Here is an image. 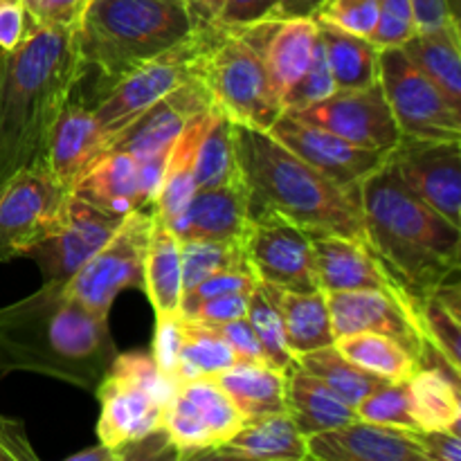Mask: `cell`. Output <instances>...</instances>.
I'll list each match as a JSON object with an SVG mask.
<instances>
[{
  "label": "cell",
  "mask_w": 461,
  "mask_h": 461,
  "mask_svg": "<svg viewBox=\"0 0 461 461\" xmlns=\"http://www.w3.org/2000/svg\"><path fill=\"white\" fill-rule=\"evenodd\" d=\"M84 75L79 27H27L16 48L0 50V180L43 162L50 131Z\"/></svg>",
  "instance_id": "1"
},
{
  "label": "cell",
  "mask_w": 461,
  "mask_h": 461,
  "mask_svg": "<svg viewBox=\"0 0 461 461\" xmlns=\"http://www.w3.org/2000/svg\"><path fill=\"white\" fill-rule=\"evenodd\" d=\"M115 354L108 318L61 282H43L34 295L0 309V372L25 369L97 390Z\"/></svg>",
  "instance_id": "2"
},
{
  "label": "cell",
  "mask_w": 461,
  "mask_h": 461,
  "mask_svg": "<svg viewBox=\"0 0 461 461\" xmlns=\"http://www.w3.org/2000/svg\"><path fill=\"white\" fill-rule=\"evenodd\" d=\"M360 207L369 246L412 300L459 275L461 228L421 201L387 160L360 185Z\"/></svg>",
  "instance_id": "3"
},
{
  "label": "cell",
  "mask_w": 461,
  "mask_h": 461,
  "mask_svg": "<svg viewBox=\"0 0 461 461\" xmlns=\"http://www.w3.org/2000/svg\"><path fill=\"white\" fill-rule=\"evenodd\" d=\"M237 158L248 189V210H275L315 234L367 241L360 187H345L288 151L268 131L234 126Z\"/></svg>",
  "instance_id": "4"
},
{
  "label": "cell",
  "mask_w": 461,
  "mask_h": 461,
  "mask_svg": "<svg viewBox=\"0 0 461 461\" xmlns=\"http://www.w3.org/2000/svg\"><path fill=\"white\" fill-rule=\"evenodd\" d=\"M196 27L185 0H90L79 27L81 61L108 88Z\"/></svg>",
  "instance_id": "5"
},
{
  "label": "cell",
  "mask_w": 461,
  "mask_h": 461,
  "mask_svg": "<svg viewBox=\"0 0 461 461\" xmlns=\"http://www.w3.org/2000/svg\"><path fill=\"white\" fill-rule=\"evenodd\" d=\"M201 77L212 102L234 124L268 131L284 113L282 95L275 88L264 54L239 27H221L203 61Z\"/></svg>",
  "instance_id": "6"
},
{
  "label": "cell",
  "mask_w": 461,
  "mask_h": 461,
  "mask_svg": "<svg viewBox=\"0 0 461 461\" xmlns=\"http://www.w3.org/2000/svg\"><path fill=\"white\" fill-rule=\"evenodd\" d=\"M221 34L219 25L196 27L169 50L142 63L129 75L117 79L93 104L95 120L102 129L106 149L111 140L135 120L142 111L169 95L178 86L201 75L203 61Z\"/></svg>",
  "instance_id": "7"
},
{
  "label": "cell",
  "mask_w": 461,
  "mask_h": 461,
  "mask_svg": "<svg viewBox=\"0 0 461 461\" xmlns=\"http://www.w3.org/2000/svg\"><path fill=\"white\" fill-rule=\"evenodd\" d=\"M72 192L45 162H34L0 180V261L25 257L61 225Z\"/></svg>",
  "instance_id": "8"
},
{
  "label": "cell",
  "mask_w": 461,
  "mask_h": 461,
  "mask_svg": "<svg viewBox=\"0 0 461 461\" xmlns=\"http://www.w3.org/2000/svg\"><path fill=\"white\" fill-rule=\"evenodd\" d=\"M153 230V210H135L120 221L113 237L88 264L66 282L68 293L86 309L108 318L115 297L126 288L144 291V261Z\"/></svg>",
  "instance_id": "9"
},
{
  "label": "cell",
  "mask_w": 461,
  "mask_h": 461,
  "mask_svg": "<svg viewBox=\"0 0 461 461\" xmlns=\"http://www.w3.org/2000/svg\"><path fill=\"white\" fill-rule=\"evenodd\" d=\"M378 81L403 138L461 140V111L396 48H381Z\"/></svg>",
  "instance_id": "10"
},
{
  "label": "cell",
  "mask_w": 461,
  "mask_h": 461,
  "mask_svg": "<svg viewBox=\"0 0 461 461\" xmlns=\"http://www.w3.org/2000/svg\"><path fill=\"white\" fill-rule=\"evenodd\" d=\"M243 423L241 410L212 376L178 383L162 410V430L176 459H203L232 439Z\"/></svg>",
  "instance_id": "11"
},
{
  "label": "cell",
  "mask_w": 461,
  "mask_h": 461,
  "mask_svg": "<svg viewBox=\"0 0 461 461\" xmlns=\"http://www.w3.org/2000/svg\"><path fill=\"white\" fill-rule=\"evenodd\" d=\"M246 261L257 282L295 293L318 291L311 234L275 210H248L241 237Z\"/></svg>",
  "instance_id": "12"
},
{
  "label": "cell",
  "mask_w": 461,
  "mask_h": 461,
  "mask_svg": "<svg viewBox=\"0 0 461 461\" xmlns=\"http://www.w3.org/2000/svg\"><path fill=\"white\" fill-rule=\"evenodd\" d=\"M329 313H331L333 338L349 333L372 331L399 342L419 363V369L430 356L417 300L401 288L392 291H338L327 293Z\"/></svg>",
  "instance_id": "13"
},
{
  "label": "cell",
  "mask_w": 461,
  "mask_h": 461,
  "mask_svg": "<svg viewBox=\"0 0 461 461\" xmlns=\"http://www.w3.org/2000/svg\"><path fill=\"white\" fill-rule=\"evenodd\" d=\"M97 399L102 405L97 439L113 450L115 461L126 459L133 446L162 430L165 399L120 360H113L99 381Z\"/></svg>",
  "instance_id": "14"
},
{
  "label": "cell",
  "mask_w": 461,
  "mask_h": 461,
  "mask_svg": "<svg viewBox=\"0 0 461 461\" xmlns=\"http://www.w3.org/2000/svg\"><path fill=\"white\" fill-rule=\"evenodd\" d=\"M286 113L372 151L390 153L401 140V131L392 115L381 81H374L363 88L333 90L320 102Z\"/></svg>",
  "instance_id": "15"
},
{
  "label": "cell",
  "mask_w": 461,
  "mask_h": 461,
  "mask_svg": "<svg viewBox=\"0 0 461 461\" xmlns=\"http://www.w3.org/2000/svg\"><path fill=\"white\" fill-rule=\"evenodd\" d=\"M387 162L421 201L461 228V140L401 135Z\"/></svg>",
  "instance_id": "16"
},
{
  "label": "cell",
  "mask_w": 461,
  "mask_h": 461,
  "mask_svg": "<svg viewBox=\"0 0 461 461\" xmlns=\"http://www.w3.org/2000/svg\"><path fill=\"white\" fill-rule=\"evenodd\" d=\"M268 133L306 165L345 187H360L363 180L387 160V153L356 147L340 135L293 117L286 111L275 120Z\"/></svg>",
  "instance_id": "17"
},
{
  "label": "cell",
  "mask_w": 461,
  "mask_h": 461,
  "mask_svg": "<svg viewBox=\"0 0 461 461\" xmlns=\"http://www.w3.org/2000/svg\"><path fill=\"white\" fill-rule=\"evenodd\" d=\"M120 221L72 196L57 232L36 243L25 257H32L39 264L45 282L66 284L113 237Z\"/></svg>",
  "instance_id": "18"
},
{
  "label": "cell",
  "mask_w": 461,
  "mask_h": 461,
  "mask_svg": "<svg viewBox=\"0 0 461 461\" xmlns=\"http://www.w3.org/2000/svg\"><path fill=\"white\" fill-rule=\"evenodd\" d=\"M212 104L214 102H212L207 86L203 84V77H194L187 84L178 86L169 95L158 99L147 111L140 113L131 124H126L111 140L106 151L129 153L138 160L169 151L174 140L185 129V124L196 113L210 108Z\"/></svg>",
  "instance_id": "19"
},
{
  "label": "cell",
  "mask_w": 461,
  "mask_h": 461,
  "mask_svg": "<svg viewBox=\"0 0 461 461\" xmlns=\"http://www.w3.org/2000/svg\"><path fill=\"white\" fill-rule=\"evenodd\" d=\"M306 453L315 461H426L417 432L363 419L306 437Z\"/></svg>",
  "instance_id": "20"
},
{
  "label": "cell",
  "mask_w": 461,
  "mask_h": 461,
  "mask_svg": "<svg viewBox=\"0 0 461 461\" xmlns=\"http://www.w3.org/2000/svg\"><path fill=\"white\" fill-rule=\"evenodd\" d=\"M311 246H313V275L320 291H392V288H399L383 268L381 259L372 250L369 241L340 237V234H315L311 237Z\"/></svg>",
  "instance_id": "21"
},
{
  "label": "cell",
  "mask_w": 461,
  "mask_h": 461,
  "mask_svg": "<svg viewBox=\"0 0 461 461\" xmlns=\"http://www.w3.org/2000/svg\"><path fill=\"white\" fill-rule=\"evenodd\" d=\"M180 241H239L248 225L246 183L196 189L187 205L165 221Z\"/></svg>",
  "instance_id": "22"
},
{
  "label": "cell",
  "mask_w": 461,
  "mask_h": 461,
  "mask_svg": "<svg viewBox=\"0 0 461 461\" xmlns=\"http://www.w3.org/2000/svg\"><path fill=\"white\" fill-rule=\"evenodd\" d=\"M106 153V140L95 120L93 108L70 97L57 124L52 126L45 147L43 162L50 174L66 189L77 185V180Z\"/></svg>",
  "instance_id": "23"
},
{
  "label": "cell",
  "mask_w": 461,
  "mask_h": 461,
  "mask_svg": "<svg viewBox=\"0 0 461 461\" xmlns=\"http://www.w3.org/2000/svg\"><path fill=\"white\" fill-rule=\"evenodd\" d=\"M239 30H243V34L264 54V61L284 104V95L304 75L313 57L315 41H318L315 18H268Z\"/></svg>",
  "instance_id": "24"
},
{
  "label": "cell",
  "mask_w": 461,
  "mask_h": 461,
  "mask_svg": "<svg viewBox=\"0 0 461 461\" xmlns=\"http://www.w3.org/2000/svg\"><path fill=\"white\" fill-rule=\"evenodd\" d=\"M72 196L97 210L124 219L135 210H151L140 176V160L122 151H106L72 187Z\"/></svg>",
  "instance_id": "25"
},
{
  "label": "cell",
  "mask_w": 461,
  "mask_h": 461,
  "mask_svg": "<svg viewBox=\"0 0 461 461\" xmlns=\"http://www.w3.org/2000/svg\"><path fill=\"white\" fill-rule=\"evenodd\" d=\"M203 459H243V461H304L306 437L302 435L286 412L246 419L241 430L223 446Z\"/></svg>",
  "instance_id": "26"
},
{
  "label": "cell",
  "mask_w": 461,
  "mask_h": 461,
  "mask_svg": "<svg viewBox=\"0 0 461 461\" xmlns=\"http://www.w3.org/2000/svg\"><path fill=\"white\" fill-rule=\"evenodd\" d=\"M259 286L264 288V293L275 304L279 318H282L284 336H286V345L291 349L293 358L336 342L327 293L320 291V288L311 293H295L261 282Z\"/></svg>",
  "instance_id": "27"
},
{
  "label": "cell",
  "mask_w": 461,
  "mask_h": 461,
  "mask_svg": "<svg viewBox=\"0 0 461 461\" xmlns=\"http://www.w3.org/2000/svg\"><path fill=\"white\" fill-rule=\"evenodd\" d=\"M399 48L461 111V23L450 21L439 27L417 30Z\"/></svg>",
  "instance_id": "28"
},
{
  "label": "cell",
  "mask_w": 461,
  "mask_h": 461,
  "mask_svg": "<svg viewBox=\"0 0 461 461\" xmlns=\"http://www.w3.org/2000/svg\"><path fill=\"white\" fill-rule=\"evenodd\" d=\"M286 414L304 437L333 430L358 419L356 408L345 403L336 392L329 390L320 378L302 369L297 363L288 372Z\"/></svg>",
  "instance_id": "29"
},
{
  "label": "cell",
  "mask_w": 461,
  "mask_h": 461,
  "mask_svg": "<svg viewBox=\"0 0 461 461\" xmlns=\"http://www.w3.org/2000/svg\"><path fill=\"white\" fill-rule=\"evenodd\" d=\"M212 117H214V104L205 108V111L196 113L185 124L178 138L174 140V144H171L160 194H158L156 203H153V214L160 216L162 221L174 219L187 205L192 194L196 192L194 171H196L198 149H201L203 138H205L207 129H210Z\"/></svg>",
  "instance_id": "30"
},
{
  "label": "cell",
  "mask_w": 461,
  "mask_h": 461,
  "mask_svg": "<svg viewBox=\"0 0 461 461\" xmlns=\"http://www.w3.org/2000/svg\"><path fill=\"white\" fill-rule=\"evenodd\" d=\"M212 378L234 401L246 419L286 412L288 374L273 365L239 360Z\"/></svg>",
  "instance_id": "31"
},
{
  "label": "cell",
  "mask_w": 461,
  "mask_h": 461,
  "mask_svg": "<svg viewBox=\"0 0 461 461\" xmlns=\"http://www.w3.org/2000/svg\"><path fill=\"white\" fill-rule=\"evenodd\" d=\"M144 293L156 313L180 311L183 297V264H180V239L174 230L153 214V230L144 261Z\"/></svg>",
  "instance_id": "32"
},
{
  "label": "cell",
  "mask_w": 461,
  "mask_h": 461,
  "mask_svg": "<svg viewBox=\"0 0 461 461\" xmlns=\"http://www.w3.org/2000/svg\"><path fill=\"white\" fill-rule=\"evenodd\" d=\"M318 23V34L322 39L336 90L363 88L378 81V57L381 48L367 36L351 34L329 23Z\"/></svg>",
  "instance_id": "33"
},
{
  "label": "cell",
  "mask_w": 461,
  "mask_h": 461,
  "mask_svg": "<svg viewBox=\"0 0 461 461\" xmlns=\"http://www.w3.org/2000/svg\"><path fill=\"white\" fill-rule=\"evenodd\" d=\"M414 412L421 430H450L459 435V381L435 367H421L410 378Z\"/></svg>",
  "instance_id": "34"
},
{
  "label": "cell",
  "mask_w": 461,
  "mask_h": 461,
  "mask_svg": "<svg viewBox=\"0 0 461 461\" xmlns=\"http://www.w3.org/2000/svg\"><path fill=\"white\" fill-rule=\"evenodd\" d=\"M333 345L347 360L383 381H410L419 369L417 360L399 342L381 333H349V336L336 338Z\"/></svg>",
  "instance_id": "35"
},
{
  "label": "cell",
  "mask_w": 461,
  "mask_h": 461,
  "mask_svg": "<svg viewBox=\"0 0 461 461\" xmlns=\"http://www.w3.org/2000/svg\"><path fill=\"white\" fill-rule=\"evenodd\" d=\"M295 363L302 369H306L309 374H313L315 378L324 383L329 390L336 392L345 403H349L351 408L360 403L365 396L372 394L374 390L383 385V378L374 376V374L365 372L358 365H354L351 360H347L340 351L336 349V345L320 347V349L309 351V354L297 356Z\"/></svg>",
  "instance_id": "36"
},
{
  "label": "cell",
  "mask_w": 461,
  "mask_h": 461,
  "mask_svg": "<svg viewBox=\"0 0 461 461\" xmlns=\"http://www.w3.org/2000/svg\"><path fill=\"white\" fill-rule=\"evenodd\" d=\"M234 122L214 104V117L203 138L196 158V189L219 187V185L241 180V167L237 158Z\"/></svg>",
  "instance_id": "37"
},
{
  "label": "cell",
  "mask_w": 461,
  "mask_h": 461,
  "mask_svg": "<svg viewBox=\"0 0 461 461\" xmlns=\"http://www.w3.org/2000/svg\"><path fill=\"white\" fill-rule=\"evenodd\" d=\"M239 363L230 342L212 324L185 318L183 351L176 378L178 383L201 376H214Z\"/></svg>",
  "instance_id": "38"
},
{
  "label": "cell",
  "mask_w": 461,
  "mask_h": 461,
  "mask_svg": "<svg viewBox=\"0 0 461 461\" xmlns=\"http://www.w3.org/2000/svg\"><path fill=\"white\" fill-rule=\"evenodd\" d=\"M358 419L363 421L378 423V426L403 428L410 432H421L417 412H414L412 392H410V381L383 383L378 390L365 396L356 405Z\"/></svg>",
  "instance_id": "39"
},
{
  "label": "cell",
  "mask_w": 461,
  "mask_h": 461,
  "mask_svg": "<svg viewBox=\"0 0 461 461\" xmlns=\"http://www.w3.org/2000/svg\"><path fill=\"white\" fill-rule=\"evenodd\" d=\"M180 264H183L185 293L203 282L207 275L223 268L248 266V261L239 239V241H180Z\"/></svg>",
  "instance_id": "40"
},
{
  "label": "cell",
  "mask_w": 461,
  "mask_h": 461,
  "mask_svg": "<svg viewBox=\"0 0 461 461\" xmlns=\"http://www.w3.org/2000/svg\"><path fill=\"white\" fill-rule=\"evenodd\" d=\"M246 318L250 320L252 329H255L257 340H259L261 349H264L266 363L286 374L291 372L295 367V358H293L291 349L286 345L282 318H279L277 309H275V304L268 300V295H266L259 284L250 293Z\"/></svg>",
  "instance_id": "41"
},
{
  "label": "cell",
  "mask_w": 461,
  "mask_h": 461,
  "mask_svg": "<svg viewBox=\"0 0 461 461\" xmlns=\"http://www.w3.org/2000/svg\"><path fill=\"white\" fill-rule=\"evenodd\" d=\"M417 306L428 347L435 349L455 372L461 374V318L459 315L450 313V311L432 295L417 300Z\"/></svg>",
  "instance_id": "42"
},
{
  "label": "cell",
  "mask_w": 461,
  "mask_h": 461,
  "mask_svg": "<svg viewBox=\"0 0 461 461\" xmlns=\"http://www.w3.org/2000/svg\"><path fill=\"white\" fill-rule=\"evenodd\" d=\"M333 90H336V84H333L331 70H329L322 39H320L318 34L309 68H306L304 75L297 79V84L284 95V111H295V108H304L309 106V104L320 102V99L329 97Z\"/></svg>",
  "instance_id": "43"
},
{
  "label": "cell",
  "mask_w": 461,
  "mask_h": 461,
  "mask_svg": "<svg viewBox=\"0 0 461 461\" xmlns=\"http://www.w3.org/2000/svg\"><path fill=\"white\" fill-rule=\"evenodd\" d=\"M315 21L372 39L378 21V0H324Z\"/></svg>",
  "instance_id": "44"
},
{
  "label": "cell",
  "mask_w": 461,
  "mask_h": 461,
  "mask_svg": "<svg viewBox=\"0 0 461 461\" xmlns=\"http://www.w3.org/2000/svg\"><path fill=\"white\" fill-rule=\"evenodd\" d=\"M183 333H185V315L180 311H165L156 313V336H153L151 358L156 360L158 369L174 381L178 372L180 351H183Z\"/></svg>",
  "instance_id": "45"
},
{
  "label": "cell",
  "mask_w": 461,
  "mask_h": 461,
  "mask_svg": "<svg viewBox=\"0 0 461 461\" xmlns=\"http://www.w3.org/2000/svg\"><path fill=\"white\" fill-rule=\"evenodd\" d=\"M27 27L72 30L81 27L90 0H21Z\"/></svg>",
  "instance_id": "46"
},
{
  "label": "cell",
  "mask_w": 461,
  "mask_h": 461,
  "mask_svg": "<svg viewBox=\"0 0 461 461\" xmlns=\"http://www.w3.org/2000/svg\"><path fill=\"white\" fill-rule=\"evenodd\" d=\"M257 284L259 282H257V277L252 275V270L248 266L216 270V273L207 275L203 282H198L196 286L183 293V297H180V313H185V311H189L198 302L207 300V297L225 295V293L237 291H252Z\"/></svg>",
  "instance_id": "47"
},
{
  "label": "cell",
  "mask_w": 461,
  "mask_h": 461,
  "mask_svg": "<svg viewBox=\"0 0 461 461\" xmlns=\"http://www.w3.org/2000/svg\"><path fill=\"white\" fill-rule=\"evenodd\" d=\"M417 32L410 0H378V21L372 41L378 48H396Z\"/></svg>",
  "instance_id": "48"
},
{
  "label": "cell",
  "mask_w": 461,
  "mask_h": 461,
  "mask_svg": "<svg viewBox=\"0 0 461 461\" xmlns=\"http://www.w3.org/2000/svg\"><path fill=\"white\" fill-rule=\"evenodd\" d=\"M255 288H252V291H255ZM252 291H237V293H225V295L207 297V300L198 302L196 306L185 311L183 315L189 320H198V322H207V324L232 322V320L243 318V315L248 313V302H250Z\"/></svg>",
  "instance_id": "49"
},
{
  "label": "cell",
  "mask_w": 461,
  "mask_h": 461,
  "mask_svg": "<svg viewBox=\"0 0 461 461\" xmlns=\"http://www.w3.org/2000/svg\"><path fill=\"white\" fill-rule=\"evenodd\" d=\"M277 9L279 0H225L214 25L230 27V30L246 27L252 25V23L277 18Z\"/></svg>",
  "instance_id": "50"
},
{
  "label": "cell",
  "mask_w": 461,
  "mask_h": 461,
  "mask_svg": "<svg viewBox=\"0 0 461 461\" xmlns=\"http://www.w3.org/2000/svg\"><path fill=\"white\" fill-rule=\"evenodd\" d=\"M212 327L230 342V347L234 349L239 360H243V363H266L264 349H261L255 329H252L250 320L246 315L239 320H232V322L212 324Z\"/></svg>",
  "instance_id": "51"
},
{
  "label": "cell",
  "mask_w": 461,
  "mask_h": 461,
  "mask_svg": "<svg viewBox=\"0 0 461 461\" xmlns=\"http://www.w3.org/2000/svg\"><path fill=\"white\" fill-rule=\"evenodd\" d=\"M0 461H36L25 428L16 419L0 414Z\"/></svg>",
  "instance_id": "52"
},
{
  "label": "cell",
  "mask_w": 461,
  "mask_h": 461,
  "mask_svg": "<svg viewBox=\"0 0 461 461\" xmlns=\"http://www.w3.org/2000/svg\"><path fill=\"white\" fill-rule=\"evenodd\" d=\"M426 461H461V435L450 430L417 432Z\"/></svg>",
  "instance_id": "53"
},
{
  "label": "cell",
  "mask_w": 461,
  "mask_h": 461,
  "mask_svg": "<svg viewBox=\"0 0 461 461\" xmlns=\"http://www.w3.org/2000/svg\"><path fill=\"white\" fill-rule=\"evenodd\" d=\"M27 32V16L21 0L0 5V50L16 48Z\"/></svg>",
  "instance_id": "54"
},
{
  "label": "cell",
  "mask_w": 461,
  "mask_h": 461,
  "mask_svg": "<svg viewBox=\"0 0 461 461\" xmlns=\"http://www.w3.org/2000/svg\"><path fill=\"white\" fill-rule=\"evenodd\" d=\"M185 3H187L196 25L205 27V25H214L221 9H223L225 0H185Z\"/></svg>",
  "instance_id": "55"
},
{
  "label": "cell",
  "mask_w": 461,
  "mask_h": 461,
  "mask_svg": "<svg viewBox=\"0 0 461 461\" xmlns=\"http://www.w3.org/2000/svg\"><path fill=\"white\" fill-rule=\"evenodd\" d=\"M324 0H279L277 18H315Z\"/></svg>",
  "instance_id": "56"
},
{
  "label": "cell",
  "mask_w": 461,
  "mask_h": 461,
  "mask_svg": "<svg viewBox=\"0 0 461 461\" xmlns=\"http://www.w3.org/2000/svg\"><path fill=\"white\" fill-rule=\"evenodd\" d=\"M68 461H115V455H113V450H108L106 446L97 444L95 448L81 450V453L72 455V457H68Z\"/></svg>",
  "instance_id": "57"
},
{
  "label": "cell",
  "mask_w": 461,
  "mask_h": 461,
  "mask_svg": "<svg viewBox=\"0 0 461 461\" xmlns=\"http://www.w3.org/2000/svg\"><path fill=\"white\" fill-rule=\"evenodd\" d=\"M3 3H12V0H0V5H3Z\"/></svg>",
  "instance_id": "58"
}]
</instances>
